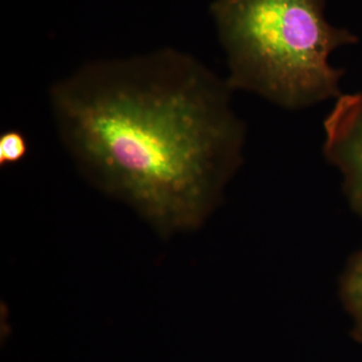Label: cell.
<instances>
[{
  "mask_svg": "<svg viewBox=\"0 0 362 362\" xmlns=\"http://www.w3.org/2000/svg\"><path fill=\"white\" fill-rule=\"evenodd\" d=\"M325 6L326 0H214L211 13L230 89L290 111L341 96L345 71L329 58L358 37L331 25Z\"/></svg>",
  "mask_w": 362,
  "mask_h": 362,
  "instance_id": "cell-2",
  "label": "cell"
},
{
  "mask_svg": "<svg viewBox=\"0 0 362 362\" xmlns=\"http://www.w3.org/2000/svg\"><path fill=\"white\" fill-rule=\"evenodd\" d=\"M226 78L173 47L86 63L49 88L62 144L88 180L163 232L201 226L244 161Z\"/></svg>",
  "mask_w": 362,
  "mask_h": 362,
  "instance_id": "cell-1",
  "label": "cell"
},
{
  "mask_svg": "<svg viewBox=\"0 0 362 362\" xmlns=\"http://www.w3.org/2000/svg\"><path fill=\"white\" fill-rule=\"evenodd\" d=\"M30 144L20 130L8 129L0 134V165L1 168L20 163L28 156Z\"/></svg>",
  "mask_w": 362,
  "mask_h": 362,
  "instance_id": "cell-5",
  "label": "cell"
},
{
  "mask_svg": "<svg viewBox=\"0 0 362 362\" xmlns=\"http://www.w3.org/2000/svg\"><path fill=\"white\" fill-rule=\"evenodd\" d=\"M338 290L343 308L351 319L354 337L362 343V249L347 261Z\"/></svg>",
  "mask_w": 362,
  "mask_h": 362,
  "instance_id": "cell-4",
  "label": "cell"
},
{
  "mask_svg": "<svg viewBox=\"0 0 362 362\" xmlns=\"http://www.w3.org/2000/svg\"><path fill=\"white\" fill-rule=\"evenodd\" d=\"M323 129L324 156L341 175L350 209L362 218V93L337 98Z\"/></svg>",
  "mask_w": 362,
  "mask_h": 362,
  "instance_id": "cell-3",
  "label": "cell"
}]
</instances>
